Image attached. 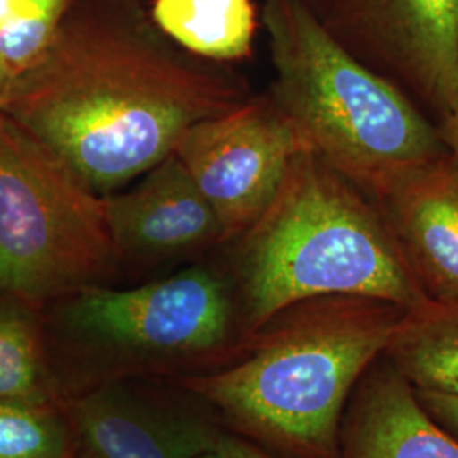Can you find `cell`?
I'll use <instances>...</instances> for the list:
<instances>
[{"label": "cell", "instance_id": "6da1fadb", "mask_svg": "<svg viewBox=\"0 0 458 458\" xmlns=\"http://www.w3.org/2000/svg\"><path fill=\"white\" fill-rule=\"evenodd\" d=\"M251 96L233 66L170 39L143 0H70L0 111L107 196L174 153L194 124Z\"/></svg>", "mask_w": 458, "mask_h": 458}, {"label": "cell", "instance_id": "7a4b0ae2", "mask_svg": "<svg viewBox=\"0 0 458 458\" xmlns=\"http://www.w3.org/2000/svg\"><path fill=\"white\" fill-rule=\"evenodd\" d=\"M404 310L360 295L299 301L246 336L234 360L174 386L282 458H338L350 397Z\"/></svg>", "mask_w": 458, "mask_h": 458}, {"label": "cell", "instance_id": "3957f363", "mask_svg": "<svg viewBox=\"0 0 458 458\" xmlns=\"http://www.w3.org/2000/svg\"><path fill=\"white\" fill-rule=\"evenodd\" d=\"M233 242L245 336L312 297H372L404 311L426 301L376 202L311 149L295 155L267 211Z\"/></svg>", "mask_w": 458, "mask_h": 458}, {"label": "cell", "instance_id": "277c9868", "mask_svg": "<svg viewBox=\"0 0 458 458\" xmlns=\"http://www.w3.org/2000/svg\"><path fill=\"white\" fill-rule=\"evenodd\" d=\"M43 311L64 401L113 384L209 374L234 360L246 338L229 274L211 265L131 289L85 287Z\"/></svg>", "mask_w": 458, "mask_h": 458}, {"label": "cell", "instance_id": "5b68a950", "mask_svg": "<svg viewBox=\"0 0 458 458\" xmlns=\"http://www.w3.org/2000/svg\"><path fill=\"white\" fill-rule=\"evenodd\" d=\"M262 22L276 70L268 94L306 148L365 196L446 151L425 111L342 48L306 0H262Z\"/></svg>", "mask_w": 458, "mask_h": 458}, {"label": "cell", "instance_id": "8992f818", "mask_svg": "<svg viewBox=\"0 0 458 458\" xmlns=\"http://www.w3.org/2000/svg\"><path fill=\"white\" fill-rule=\"evenodd\" d=\"M119 265L104 197L0 111V293L45 310Z\"/></svg>", "mask_w": 458, "mask_h": 458}, {"label": "cell", "instance_id": "52a82bcc", "mask_svg": "<svg viewBox=\"0 0 458 458\" xmlns=\"http://www.w3.org/2000/svg\"><path fill=\"white\" fill-rule=\"evenodd\" d=\"M314 14L353 58L426 114L458 111V0H314Z\"/></svg>", "mask_w": 458, "mask_h": 458}, {"label": "cell", "instance_id": "ba28073f", "mask_svg": "<svg viewBox=\"0 0 458 458\" xmlns=\"http://www.w3.org/2000/svg\"><path fill=\"white\" fill-rule=\"evenodd\" d=\"M302 149L308 148L294 124L265 92L197 123L174 153L211 202L226 242H233L267 211Z\"/></svg>", "mask_w": 458, "mask_h": 458}, {"label": "cell", "instance_id": "9c48e42d", "mask_svg": "<svg viewBox=\"0 0 458 458\" xmlns=\"http://www.w3.org/2000/svg\"><path fill=\"white\" fill-rule=\"evenodd\" d=\"M73 458H199L219 426L197 411L113 384L64 401Z\"/></svg>", "mask_w": 458, "mask_h": 458}, {"label": "cell", "instance_id": "30bf717a", "mask_svg": "<svg viewBox=\"0 0 458 458\" xmlns=\"http://www.w3.org/2000/svg\"><path fill=\"white\" fill-rule=\"evenodd\" d=\"M102 197L121 260H160L226 243L211 202L175 153L130 192Z\"/></svg>", "mask_w": 458, "mask_h": 458}, {"label": "cell", "instance_id": "8fae6325", "mask_svg": "<svg viewBox=\"0 0 458 458\" xmlns=\"http://www.w3.org/2000/svg\"><path fill=\"white\" fill-rule=\"evenodd\" d=\"M426 299H458V164L445 151L374 200Z\"/></svg>", "mask_w": 458, "mask_h": 458}, {"label": "cell", "instance_id": "7c38bea8", "mask_svg": "<svg viewBox=\"0 0 458 458\" xmlns=\"http://www.w3.org/2000/svg\"><path fill=\"white\" fill-rule=\"evenodd\" d=\"M338 458H458V440L429 416L414 389L380 357L350 397Z\"/></svg>", "mask_w": 458, "mask_h": 458}, {"label": "cell", "instance_id": "4fadbf2b", "mask_svg": "<svg viewBox=\"0 0 458 458\" xmlns=\"http://www.w3.org/2000/svg\"><path fill=\"white\" fill-rule=\"evenodd\" d=\"M382 357L414 391L458 397V299H426L403 312Z\"/></svg>", "mask_w": 458, "mask_h": 458}, {"label": "cell", "instance_id": "5bb4252c", "mask_svg": "<svg viewBox=\"0 0 458 458\" xmlns=\"http://www.w3.org/2000/svg\"><path fill=\"white\" fill-rule=\"evenodd\" d=\"M0 404H64L49 355L45 311L7 293H0Z\"/></svg>", "mask_w": 458, "mask_h": 458}, {"label": "cell", "instance_id": "9a60e30c", "mask_svg": "<svg viewBox=\"0 0 458 458\" xmlns=\"http://www.w3.org/2000/svg\"><path fill=\"white\" fill-rule=\"evenodd\" d=\"M149 14L170 39L200 58L229 65L253 53V0H153Z\"/></svg>", "mask_w": 458, "mask_h": 458}, {"label": "cell", "instance_id": "2e32d148", "mask_svg": "<svg viewBox=\"0 0 458 458\" xmlns=\"http://www.w3.org/2000/svg\"><path fill=\"white\" fill-rule=\"evenodd\" d=\"M70 0H0V70L7 90L41 58Z\"/></svg>", "mask_w": 458, "mask_h": 458}, {"label": "cell", "instance_id": "e0dca14e", "mask_svg": "<svg viewBox=\"0 0 458 458\" xmlns=\"http://www.w3.org/2000/svg\"><path fill=\"white\" fill-rule=\"evenodd\" d=\"M0 458H73L64 404H0Z\"/></svg>", "mask_w": 458, "mask_h": 458}, {"label": "cell", "instance_id": "ac0fdd59", "mask_svg": "<svg viewBox=\"0 0 458 458\" xmlns=\"http://www.w3.org/2000/svg\"><path fill=\"white\" fill-rule=\"evenodd\" d=\"M199 458H282L268 452L257 443L250 442L243 437L231 433V431H219L213 446Z\"/></svg>", "mask_w": 458, "mask_h": 458}, {"label": "cell", "instance_id": "d6986e66", "mask_svg": "<svg viewBox=\"0 0 458 458\" xmlns=\"http://www.w3.org/2000/svg\"><path fill=\"white\" fill-rule=\"evenodd\" d=\"M429 416L458 440V397L446 394L414 391Z\"/></svg>", "mask_w": 458, "mask_h": 458}, {"label": "cell", "instance_id": "ffe728a7", "mask_svg": "<svg viewBox=\"0 0 458 458\" xmlns=\"http://www.w3.org/2000/svg\"><path fill=\"white\" fill-rule=\"evenodd\" d=\"M437 126H438L443 145L458 164V111L438 119Z\"/></svg>", "mask_w": 458, "mask_h": 458}, {"label": "cell", "instance_id": "44dd1931", "mask_svg": "<svg viewBox=\"0 0 458 458\" xmlns=\"http://www.w3.org/2000/svg\"><path fill=\"white\" fill-rule=\"evenodd\" d=\"M5 92H7V83H5V79H4L2 70H0V100L5 96Z\"/></svg>", "mask_w": 458, "mask_h": 458}, {"label": "cell", "instance_id": "7402d4cb", "mask_svg": "<svg viewBox=\"0 0 458 458\" xmlns=\"http://www.w3.org/2000/svg\"><path fill=\"white\" fill-rule=\"evenodd\" d=\"M306 2H308V4H310V5H314V0H306Z\"/></svg>", "mask_w": 458, "mask_h": 458}]
</instances>
